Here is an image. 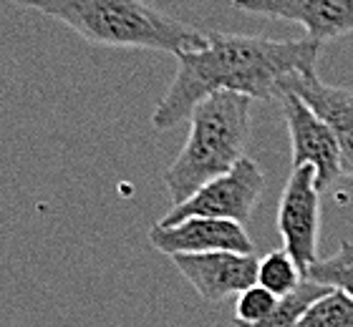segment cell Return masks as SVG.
Wrapping results in <instances>:
<instances>
[{"instance_id":"9a60e30c","label":"cell","mask_w":353,"mask_h":327,"mask_svg":"<svg viewBox=\"0 0 353 327\" xmlns=\"http://www.w3.org/2000/svg\"><path fill=\"white\" fill-rule=\"evenodd\" d=\"M278 305V297L272 295L270 290H265L260 284L250 287L237 295L235 302V325L237 327H252L260 325V322L272 313V307Z\"/></svg>"},{"instance_id":"ba28073f","label":"cell","mask_w":353,"mask_h":327,"mask_svg":"<svg viewBox=\"0 0 353 327\" xmlns=\"http://www.w3.org/2000/svg\"><path fill=\"white\" fill-rule=\"evenodd\" d=\"M149 242L157 252L174 255H205V252H255L243 224L230 219L190 217L176 224L157 222L149 229Z\"/></svg>"},{"instance_id":"52a82bcc","label":"cell","mask_w":353,"mask_h":327,"mask_svg":"<svg viewBox=\"0 0 353 327\" xmlns=\"http://www.w3.org/2000/svg\"><path fill=\"white\" fill-rule=\"evenodd\" d=\"M179 275L194 287L199 297L217 305L222 299L240 295L258 284L255 252H205V255L172 257Z\"/></svg>"},{"instance_id":"6da1fadb","label":"cell","mask_w":353,"mask_h":327,"mask_svg":"<svg viewBox=\"0 0 353 327\" xmlns=\"http://www.w3.org/2000/svg\"><path fill=\"white\" fill-rule=\"evenodd\" d=\"M321 45L313 38L275 41L268 36H240L210 30L205 45L176 53V76L157 106L152 126L174 129L202 98L230 91L252 101L278 98L288 78L316 71Z\"/></svg>"},{"instance_id":"8992f818","label":"cell","mask_w":353,"mask_h":327,"mask_svg":"<svg viewBox=\"0 0 353 327\" xmlns=\"http://www.w3.org/2000/svg\"><path fill=\"white\" fill-rule=\"evenodd\" d=\"M278 101L283 106V118L290 134L293 169L313 167L318 191L328 189L343 174L339 141L333 136L331 126L295 94H280Z\"/></svg>"},{"instance_id":"277c9868","label":"cell","mask_w":353,"mask_h":327,"mask_svg":"<svg viewBox=\"0 0 353 327\" xmlns=\"http://www.w3.org/2000/svg\"><path fill=\"white\" fill-rule=\"evenodd\" d=\"M265 189V174L260 164L250 156H243L228 174L217 176L205 184L197 194H192L187 202L176 204L167 211L162 224H176L190 217H210V219H230L237 224H248L260 196Z\"/></svg>"},{"instance_id":"5b68a950","label":"cell","mask_w":353,"mask_h":327,"mask_svg":"<svg viewBox=\"0 0 353 327\" xmlns=\"http://www.w3.org/2000/svg\"><path fill=\"white\" fill-rule=\"evenodd\" d=\"M318 226H321V191L313 167H298L288 176L280 196L278 229L285 252L301 267L303 277L318 260Z\"/></svg>"},{"instance_id":"8fae6325","label":"cell","mask_w":353,"mask_h":327,"mask_svg":"<svg viewBox=\"0 0 353 327\" xmlns=\"http://www.w3.org/2000/svg\"><path fill=\"white\" fill-rule=\"evenodd\" d=\"M325 292L331 290L305 277L293 292L278 297V305L272 307V313L260 325H252V327H298L303 320V315L308 313L310 307H313V302H318Z\"/></svg>"},{"instance_id":"7a4b0ae2","label":"cell","mask_w":353,"mask_h":327,"mask_svg":"<svg viewBox=\"0 0 353 327\" xmlns=\"http://www.w3.org/2000/svg\"><path fill=\"white\" fill-rule=\"evenodd\" d=\"M79 33L83 41L109 48L176 53L205 45L207 33L154 8L147 0H13Z\"/></svg>"},{"instance_id":"3957f363","label":"cell","mask_w":353,"mask_h":327,"mask_svg":"<svg viewBox=\"0 0 353 327\" xmlns=\"http://www.w3.org/2000/svg\"><path fill=\"white\" fill-rule=\"evenodd\" d=\"M252 103L250 96L217 91L194 106L190 136L164 174L172 207L187 202L243 159L250 138Z\"/></svg>"},{"instance_id":"30bf717a","label":"cell","mask_w":353,"mask_h":327,"mask_svg":"<svg viewBox=\"0 0 353 327\" xmlns=\"http://www.w3.org/2000/svg\"><path fill=\"white\" fill-rule=\"evenodd\" d=\"M280 94H295L331 126L333 136L339 141L343 174L353 179V91L328 86L321 81L318 71H310L288 78Z\"/></svg>"},{"instance_id":"5bb4252c","label":"cell","mask_w":353,"mask_h":327,"mask_svg":"<svg viewBox=\"0 0 353 327\" xmlns=\"http://www.w3.org/2000/svg\"><path fill=\"white\" fill-rule=\"evenodd\" d=\"M298 327H353V297L339 290L325 292L303 315Z\"/></svg>"},{"instance_id":"9c48e42d","label":"cell","mask_w":353,"mask_h":327,"mask_svg":"<svg viewBox=\"0 0 353 327\" xmlns=\"http://www.w3.org/2000/svg\"><path fill=\"white\" fill-rule=\"evenodd\" d=\"M232 6L245 13L298 23L318 43L353 30V0H232Z\"/></svg>"},{"instance_id":"7c38bea8","label":"cell","mask_w":353,"mask_h":327,"mask_svg":"<svg viewBox=\"0 0 353 327\" xmlns=\"http://www.w3.org/2000/svg\"><path fill=\"white\" fill-rule=\"evenodd\" d=\"M305 277L328 290L346 292L348 297H353V242L343 240L333 257L316 260L308 267Z\"/></svg>"},{"instance_id":"4fadbf2b","label":"cell","mask_w":353,"mask_h":327,"mask_svg":"<svg viewBox=\"0 0 353 327\" xmlns=\"http://www.w3.org/2000/svg\"><path fill=\"white\" fill-rule=\"evenodd\" d=\"M303 279L305 277H303L301 267L295 264V260L288 255L285 249L265 255L258 264V284L265 290H270L275 297H283L288 292H293Z\"/></svg>"}]
</instances>
